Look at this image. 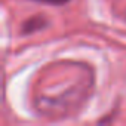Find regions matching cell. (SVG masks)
Wrapping results in <instances>:
<instances>
[{
    "label": "cell",
    "mask_w": 126,
    "mask_h": 126,
    "mask_svg": "<svg viewBox=\"0 0 126 126\" xmlns=\"http://www.w3.org/2000/svg\"><path fill=\"white\" fill-rule=\"evenodd\" d=\"M58 79V73L50 68L37 83L34 104L45 116L64 117L77 111L94 86L91 70L79 64L64 65V80Z\"/></svg>",
    "instance_id": "6da1fadb"
},
{
    "label": "cell",
    "mask_w": 126,
    "mask_h": 126,
    "mask_svg": "<svg viewBox=\"0 0 126 126\" xmlns=\"http://www.w3.org/2000/svg\"><path fill=\"white\" fill-rule=\"evenodd\" d=\"M45 27H46V19H45L43 16H33V18H30V19L24 24L22 33H24V34H30V33L39 31V30H42V28H45Z\"/></svg>",
    "instance_id": "7a4b0ae2"
},
{
    "label": "cell",
    "mask_w": 126,
    "mask_h": 126,
    "mask_svg": "<svg viewBox=\"0 0 126 126\" xmlns=\"http://www.w3.org/2000/svg\"><path fill=\"white\" fill-rule=\"evenodd\" d=\"M37 2H43V3H49V5L59 6V5H64V3H67L68 0H37Z\"/></svg>",
    "instance_id": "3957f363"
}]
</instances>
